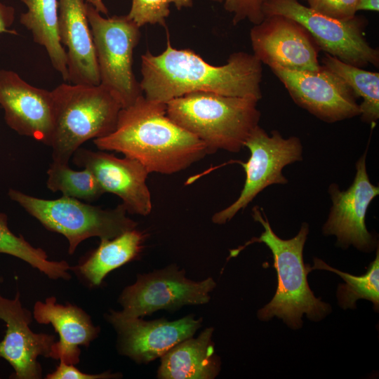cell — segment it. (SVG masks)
Segmentation results:
<instances>
[{
  "instance_id": "6da1fadb",
  "label": "cell",
  "mask_w": 379,
  "mask_h": 379,
  "mask_svg": "<svg viewBox=\"0 0 379 379\" xmlns=\"http://www.w3.org/2000/svg\"><path fill=\"white\" fill-rule=\"evenodd\" d=\"M141 73L144 96L164 103L194 92L262 98V63L246 52L233 53L226 64L214 66L190 49L173 48L168 39L159 55L147 51L141 56Z\"/></svg>"
},
{
  "instance_id": "7a4b0ae2",
  "label": "cell",
  "mask_w": 379,
  "mask_h": 379,
  "mask_svg": "<svg viewBox=\"0 0 379 379\" xmlns=\"http://www.w3.org/2000/svg\"><path fill=\"white\" fill-rule=\"evenodd\" d=\"M93 142L100 150L140 161L149 173H178L209 154L201 140L167 115L166 103L143 95L121 108L111 133Z\"/></svg>"
},
{
  "instance_id": "3957f363",
  "label": "cell",
  "mask_w": 379,
  "mask_h": 379,
  "mask_svg": "<svg viewBox=\"0 0 379 379\" xmlns=\"http://www.w3.org/2000/svg\"><path fill=\"white\" fill-rule=\"evenodd\" d=\"M253 219L260 222L264 231L244 246L230 251L234 257L246 246L255 243L265 244L272 251L274 267L277 272L278 287L272 300L260 309L258 317L267 321L273 317L282 319L288 326L298 328L302 325L305 314L313 321H319L331 311L329 305L314 296L307 283V276L311 271L303 261V248L309 233V225L302 224L298 233L290 239L279 238L272 230L262 209L255 206L252 209Z\"/></svg>"
},
{
  "instance_id": "277c9868",
  "label": "cell",
  "mask_w": 379,
  "mask_h": 379,
  "mask_svg": "<svg viewBox=\"0 0 379 379\" xmlns=\"http://www.w3.org/2000/svg\"><path fill=\"white\" fill-rule=\"evenodd\" d=\"M258 100L209 92H194L166 102L167 115L201 140L212 154L238 152L259 124Z\"/></svg>"
},
{
  "instance_id": "5b68a950",
  "label": "cell",
  "mask_w": 379,
  "mask_h": 379,
  "mask_svg": "<svg viewBox=\"0 0 379 379\" xmlns=\"http://www.w3.org/2000/svg\"><path fill=\"white\" fill-rule=\"evenodd\" d=\"M52 94L55 124L50 147L53 161L60 163L68 164L86 141L111 133L123 108L118 96L102 84L63 83Z\"/></svg>"
},
{
  "instance_id": "8992f818",
  "label": "cell",
  "mask_w": 379,
  "mask_h": 379,
  "mask_svg": "<svg viewBox=\"0 0 379 379\" xmlns=\"http://www.w3.org/2000/svg\"><path fill=\"white\" fill-rule=\"evenodd\" d=\"M8 197L47 230L65 236L69 243V254L74 253L86 239L97 237L111 239L135 229L138 225L126 215L128 212L123 204L102 209L72 197L44 199L15 189L8 190Z\"/></svg>"
},
{
  "instance_id": "52a82bcc",
  "label": "cell",
  "mask_w": 379,
  "mask_h": 379,
  "mask_svg": "<svg viewBox=\"0 0 379 379\" xmlns=\"http://www.w3.org/2000/svg\"><path fill=\"white\" fill-rule=\"evenodd\" d=\"M95 46L100 84L119 98L123 107L142 95L133 72V55L140 38V27L127 15L104 18L86 3Z\"/></svg>"
},
{
  "instance_id": "ba28073f",
  "label": "cell",
  "mask_w": 379,
  "mask_h": 379,
  "mask_svg": "<svg viewBox=\"0 0 379 379\" xmlns=\"http://www.w3.org/2000/svg\"><path fill=\"white\" fill-rule=\"evenodd\" d=\"M262 13L265 17L281 15L296 21L310 34L319 48L345 62L359 67H378V50L364 36V18L355 15L345 20L335 19L298 0H267Z\"/></svg>"
},
{
  "instance_id": "9c48e42d",
  "label": "cell",
  "mask_w": 379,
  "mask_h": 379,
  "mask_svg": "<svg viewBox=\"0 0 379 379\" xmlns=\"http://www.w3.org/2000/svg\"><path fill=\"white\" fill-rule=\"evenodd\" d=\"M244 147L249 149L250 157L246 162L238 161L246 174L243 189L232 204L213 215V223L222 225L230 221L266 187L287 184L283 168L302 160V145L298 137L284 138L277 130L269 135L259 125L253 130Z\"/></svg>"
},
{
  "instance_id": "30bf717a",
  "label": "cell",
  "mask_w": 379,
  "mask_h": 379,
  "mask_svg": "<svg viewBox=\"0 0 379 379\" xmlns=\"http://www.w3.org/2000/svg\"><path fill=\"white\" fill-rule=\"evenodd\" d=\"M216 284L211 277L201 281L186 278L177 265L139 274L136 281L122 291L119 314L126 318L149 315L159 310H175L187 305H201L210 300Z\"/></svg>"
},
{
  "instance_id": "8fae6325",
  "label": "cell",
  "mask_w": 379,
  "mask_h": 379,
  "mask_svg": "<svg viewBox=\"0 0 379 379\" xmlns=\"http://www.w3.org/2000/svg\"><path fill=\"white\" fill-rule=\"evenodd\" d=\"M270 69L300 107L327 122L334 123L360 115L359 105L351 88L324 66L314 71Z\"/></svg>"
},
{
  "instance_id": "7c38bea8",
  "label": "cell",
  "mask_w": 379,
  "mask_h": 379,
  "mask_svg": "<svg viewBox=\"0 0 379 379\" xmlns=\"http://www.w3.org/2000/svg\"><path fill=\"white\" fill-rule=\"evenodd\" d=\"M367 149L356 163L351 185L342 191L335 183L329 185L332 205L323 227L325 235H334L342 248L354 246L363 251H372L375 241L366 226V215L371 201L379 194L378 186L369 180L366 165Z\"/></svg>"
},
{
  "instance_id": "4fadbf2b",
  "label": "cell",
  "mask_w": 379,
  "mask_h": 379,
  "mask_svg": "<svg viewBox=\"0 0 379 379\" xmlns=\"http://www.w3.org/2000/svg\"><path fill=\"white\" fill-rule=\"evenodd\" d=\"M253 55L270 67L291 70L319 69V47L296 21L281 15L265 16L250 32Z\"/></svg>"
},
{
  "instance_id": "5bb4252c",
  "label": "cell",
  "mask_w": 379,
  "mask_h": 379,
  "mask_svg": "<svg viewBox=\"0 0 379 379\" xmlns=\"http://www.w3.org/2000/svg\"><path fill=\"white\" fill-rule=\"evenodd\" d=\"M0 105L11 129L51 145L55 124L52 91L30 85L14 71L2 69Z\"/></svg>"
},
{
  "instance_id": "9a60e30c",
  "label": "cell",
  "mask_w": 379,
  "mask_h": 379,
  "mask_svg": "<svg viewBox=\"0 0 379 379\" xmlns=\"http://www.w3.org/2000/svg\"><path fill=\"white\" fill-rule=\"evenodd\" d=\"M72 156L73 163L88 169L105 193L110 192L121 199L128 213L141 215L150 213L152 204L146 182L149 173L140 161L81 147Z\"/></svg>"
},
{
  "instance_id": "2e32d148",
  "label": "cell",
  "mask_w": 379,
  "mask_h": 379,
  "mask_svg": "<svg viewBox=\"0 0 379 379\" xmlns=\"http://www.w3.org/2000/svg\"><path fill=\"white\" fill-rule=\"evenodd\" d=\"M107 318L118 333L120 352L140 364L162 357L178 343L193 337L201 324V319L194 315L171 321L164 319L147 321L111 311Z\"/></svg>"
},
{
  "instance_id": "e0dca14e",
  "label": "cell",
  "mask_w": 379,
  "mask_h": 379,
  "mask_svg": "<svg viewBox=\"0 0 379 379\" xmlns=\"http://www.w3.org/2000/svg\"><path fill=\"white\" fill-rule=\"evenodd\" d=\"M0 319L6 326L4 339L0 341V358L13 367V378H41V368L37 359L39 356L50 357L55 336L35 333L30 329L32 313L22 307L19 292L13 299L0 293Z\"/></svg>"
},
{
  "instance_id": "ac0fdd59",
  "label": "cell",
  "mask_w": 379,
  "mask_h": 379,
  "mask_svg": "<svg viewBox=\"0 0 379 379\" xmlns=\"http://www.w3.org/2000/svg\"><path fill=\"white\" fill-rule=\"evenodd\" d=\"M84 0H59L58 30L67 48V81L72 84H100L95 46Z\"/></svg>"
},
{
  "instance_id": "d6986e66",
  "label": "cell",
  "mask_w": 379,
  "mask_h": 379,
  "mask_svg": "<svg viewBox=\"0 0 379 379\" xmlns=\"http://www.w3.org/2000/svg\"><path fill=\"white\" fill-rule=\"evenodd\" d=\"M33 317L39 324H51L59 334L60 340L53 343L50 357L69 364L79 363V346L88 347L100 332L83 310L70 304H58L55 297L37 301Z\"/></svg>"
},
{
  "instance_id": "ffe728a7",
  "label": "cell",
  "mask_w": 379,
  "mask_h": 379,
  "mask_svg": "<svg viewBox=\"0 0 379 379\" xmlns=\"http://www.w3.org/2000/svg\"><path fill=\"white\" fill-rule=\"evenodd\" d=\"M213 328L197 338H187L161 357L157 377L161 379H213L218 375L220 362L215 354Z\"/></svg>"
},
{
  "instance_id": "44dd1931",
  "label": "cell",
  "mask_w": 379,
  "mask_h": 379,
  "mask_svg": "<svg viewBox=\"0 0 379 379\" xmlns=\"http://www.w3.org/2000/svg\"><path fill=\"white\" fill-rule=\"evenodd\" d=\"M27 11L20 15V22L28 29L34 41L46 51L52 66L67 81V55L60 41L58 0H20Z\"/></svg>"
},
{
  "instance_id": "7402d4cb",
  "label": "cell",
  "mask_w": 379,
  "mask_h": 379,
  "mask_svg": "<svg viewBox=\"0 0 379 379\" xmlns=\"http://www.w3.org/2000/svg\"><path fill=\"white\" fill-rule=\"evenodd\" d=\"M146 235L133 229L111 239H100L99 246L78 267L93 286H99L111 271L136 258L143 248Z\"/></svg>"
},
{
  "instance_id": "603a6c76",
  "label": "cell",
  "mask_w": 379,
  "mask_h": 379,
  "mask_svg": "<svg viewBox=\"0 0 379 379\" xmlns=\"http://www.w3.org/2000/svg\"><path fill=\"white\" fill-rule=\"evenodd\" d=\"M324 67L339 76L351 88L359 105L361 120L374 124L379 118V74L345 62L327 53L321 60Z\"/></svg>"
},
{
  "instance_id": "cb8c5ba5",
  "label": "cell",
  "mask_w": 379,
  "mask_h": 379,
  "mask_svg": "<svg viewBox=\"0 0 379 379\" xmlns=\"http://www.w3.org/2000/svg\"><path fill=\"white\" fill-rule=\"evenodd\" d=\"M0 253L21 259L52 279L70 278L67 272L70 267L66 261L49 260L43 249L34 247L21 235L14 234L8 226V217L4 213H0Z\"/></svg>"
},
{
  "instance_id": "d4e9b609",
  "label": "cell",
  "mask_w": 379,
  "mask_h": 379,
  "mask_svg": "<svg viewBox=\"0 0 379 379\" xmlns=\"http://www.w3.org/2000/svg\"><path fill=\"white\" fill-rule=\"evenodd\" d=\"M312 270H326L333 272L341 277L345 281L340 284L337 291V297L340 305L343 309L355 308L358 299L364 298L371 301L375 309L379 304V253L371 262L368 271L361 276H354L331 267L323 260L315 258Z\"/></svg>"
},
{
  "instance_id": "484cf974",
  "label": "cell",
  "mask_w": 379,
  "mask_h": 379,
  "mask_svg": "<svg viewBox=\"0 0 379 379\" xmlns=\"http://www.w3.org/2000/svg\"><path fill=\"white\" fill-rule=\"evenodd\" d=\"M47 175V187L53 192H61L63 196L92 201L105 193L95 177L87 168L74 171L68 164L53 161Z\"/></svg>"
},
{
  "instance_id": "4316f807",
  "label": "cell",
  "mask_w": 379,
  "mask_h": 379,
  "mask_svg": "<svg viewBox=\"0 0 379 379\" xmlns=\"http://www.w3.org/2000/svg\"><path fill=\"white\" fill-rule=\"evenodd\" d=\"M171 4L180 10L191 7L193 0H132L130 11L126 15L140 27L147 24L165 27Z\"/></svg>"
},
{
  "instance_id": "83f0119b",
  "label": "cell",
  "mask_w": 379,
  "mask_h": 379,
  "mask_svg": "<svg viewBox=\"0 0 379 379\" xmlns=\"http://www.w3.org/2000/svg\"><path fill=\"white\" fill-rule=\"evenodd\" d=\"M267 0H223L225 9L233 15L232 22L237 25L248 20L254 25L262 21V6Z\"/></svg>"
},
{
  "instance_id": "f1b7e54d",
  "label": "cell",
  "mask_w": 379,
  "mask_h": 379,
  "mask_svg": "<svg viewBox=\"0 0 379 379\" xmlns=\"http://www.w3.org/2000/svg\"><path fill=\"white\" fill-rule=\"evenodd\" d=\"M309 7L327 16L349 20L357 12L359 0H307Z\"/></svg>"
},
{
  "instance_id": "f546056e",
  "label": "cell",
  "mask_w": 379,
  "mask_h": 379,
  "mask_svg": "<svg viewBox=\"0 0 379 379\" xmlns=\"http://www.w3.org/2000/svg\"><path fill=\"white\" fill-rule=\"evenodd\" d=\"M117 378L116 374L107 371L100 374L84 373L74 364H67L60 361L56 369L46 375L48 379H106Z\"/></svg>"
},
{
  "instance_id": "4dcf8cb0",
  "label": "cell",
  "mask_w": 379,
  "mask_h": 379,
  "mask_svg": "<svg viewBox=\"0 0 379 379\" xmlns=\"http://www.w3.org/2000/svg\"><path fill=\"white\" fill-rule=\"evenodd\" d=\"M15 18V11L13 6H7L0 1V34H18L16 30L10 29Z\"/></svg>"
},
{
  "instance_id": "1f68e13d",
  "label": "cell",
  "mask_w": 379,
  "mask_h": 379,
  "mask_svg": "<svg viewBox=\"0 0 379 379\" xmlns=\"http://www.w3.org/2000/svg\"><path fill=\"white\" fill-rule=\"evenodd\" d=\"M358 11H379V0H359L357 6Z\"/></svg>"
},
{
  "instance_id": "d6a6232c",
  "label": "cell",
  "mask_w": 379,
  "mask_h": 379,
  "mask_svg": "<svg viewBox=\"0 0 379 379\" xmlns=\"http://www.w3.org/2000/svg\"><path fill=\"white\" fill-rule=\"evenodd\" d=\"M85 2L92 5L100 13L107 15L108 10L102 0H86Z\"/></svg>"
},
{
  "instance_id": "836d02e7",
  "label": "cell",
  "mask_w": 379,
  "mask_h": 379,
  "mask_svg": "<svg viewBox=\"0 0 379 379\" xmlns=\"http://www.w3.org/2000/svg\"><path fill=\"white\" fill-rule=\"evenodd\" d=\"M215 2L222 3L223 0H211Z\"/></svg>"
},
{
  "instance_id": "e575fe53",
  "label": "cell",
  "mask_w": 379,
  "mask_h": 379,
  "mask_svg": "<svg viewBox=\"0 0 379 379\" xmlns=\"http://www.w3.org/2000/svg\"><path fill=\"white\" fill-rule=\"evenodd\" d=\"M3 281V279L2 278L0 277V283H1Z\"/></svg>"
}]
</instances>
